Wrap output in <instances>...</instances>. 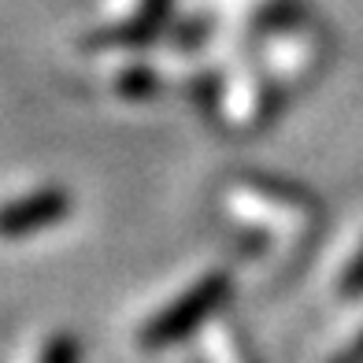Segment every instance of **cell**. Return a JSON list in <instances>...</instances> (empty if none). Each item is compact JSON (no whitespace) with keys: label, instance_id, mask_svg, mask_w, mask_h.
Masks as SVG:
<instances>
[{"label":"cell","instance_id":"cell-2","mask_svg":"<svg viewBox=\"0 0 363 363\" xmlns=\"http://www.w3.org/2000/svg\"><path fill=\"white\" fill-rule=\"evenodd\" d=\"M226 286H230V278L223 271H208L201 278H193L189 286H182L167 304H160L152 315L138 326V334H134L138 345L148 349V352H156V349H163V345L193 334V330L211 315V308L219 304Z\"/></svg>","mask_w":363,"mask_h":363},{"label":"cell","instance_id":"cell-6","mask_svg":"<svg viewBox=\"0 0 363 363\" xmlns=\"http://www.w3.org/2000/svg\"><path fill=\"white\" fill-rule=\"evenodd\" d=\"M74 356H78L74 337H67V334H45V337H38L23 352L19 363H74Z\"/></svg>","mask_w":363,"mask_h":363},{"label":"cell","instance_id":"cell-7","mask_svg":"<svg viewBox=\"0 0 363 363\" xmlns=\"http://www.w3.org/2000/svg\"><path fill=\"white\" fill-rule=\"evenodd\" d=\"M356 289H363V245H359L352 256H345L337 263V271H334V293L349 296Z\"/></svg>","mask_w":363,"mask_h":363},{"label":"cell","instance_id":"cell-1","mask_svg":"<svg viewBox=\"0 0 363 363\" xmlns=\"http://www.w3.org/2000/svg\"><path fill=\"white\" fill-rule=\"evenodd\" d=\"M223 204L238 223L263 230L267 238H274V245H286L304 238L311 226H315V208L301 189L289 186H271L263 178H241L230 182L223 189Z\"/></svg>","mask_w":363,"mask_h":363},{"label":"cell","instance_id":"cell-4","mask_svg":"<svg viewBox=\"0 0 363 363\" xmlns=\"http://www.w3.org/2000/svg\"><path fill=\"white\" fill-rule=\"evenodd\" d=\"M259 78L256 74H241L234 86H230V93H223V111L230 115L234 123H252L259 115Z\"/></svg>","mask_w":363,"mask_h":363},{"label":"cell","instance_id":"cell-5","mask_svg":"<svg viewBox=\"0 0 363 363\" xmlns=\"http://www.w3.org/2000/svg\"><path fill=\"white\" fill-rule=\"evenodd\" d=\"M204 352H208V363H252L245 345L238 341L234 326L226 323H211L204 330Z\"/></svg>","mask_w":363,"mask_h":363},{"label":"cell","instance_id":"cell-3","mask_svg":"<svg viewBox=\"0 0 363 363\" xmlns=\"http://www.w3.org/2000/svg\"><path fill=\"white\" fill-rule=\"evenodd\" d=\"M71 216V201L63 189H34L26 196L0 204V241H23L38 238L45 230L60 226Z\"/></svg>","mask_w":363,"mask_h":363}]
</instances>
